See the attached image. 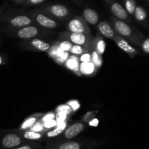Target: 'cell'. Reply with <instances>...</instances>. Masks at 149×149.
<instances>
[{
    "instance_id": "obj_1",
    "label": "cell",
    "mask_w": 149,
    "mask_h": 149,
    "mask_svg": "<svg viewBox=\"0 0 149 149\" xmlns=\"http://www.w3.org/2000/svg\"><path fill=\"white\" fill-rule=\"evenodd\" d=\"M113 25L114 31L117 35L126 40L127 39L134 45L140 47L145 37L140 31L132 29V27L130 26L124 21L117 18H113Z\"/></svg>"
},
{
    "instance_id": "obj_2",
    "label": "cell",
    "mask_w": 149,
    "mask_h": 149,
    "mask_svg": "<svg viewBox=\"0 0 149 149\" xmlns=\"http://www.w3.org/2000/svg\"><path fill=\"white\" fill-rule=\"evenodd\" d=\"M91 33H72L70 31H63L59 34V39L70 41L73 45H78L86 48H91L93 40Z\"/></svg>"
},
{
    "instance_id": "obj_3",
    "label": "cell",
    "mask_w": 149,
    "mask_h": 149,
    "mask_svg": "<svg viewBox=\"0 0 149 149\" xmlns=\"http://www.w3.org/2000/svg\"><path fill=\"white\" fill-rule=\"evenodd\" d=\"M66 31L72 33H91L87 22L81 16L74 17L70 20L66 25Z\"/></svg>"
},
{
    "instance_id": "obj_4",
    "label": "cell",
    "mask_w": 149,
    "mask_h": 149,
    "mask_svg": "<svg viewBox=\"0 0 149 149\" xmlns=\"http://www.w3.org/2000/svg\"><path fill=\"white\" fill-rule=\"evenodd\" d=\"M87 144L79 141H64L50 143L41 149H86Z\"/></svg>"
},
{
    "instance_id": "obj_5",
    "label": "cell",
    "mask_w": 149,
    "mask_h": 149,
    "mask_svg": "<svg viewBox=\"0 0 149 149\" xmlns=\"http://www.w3.org/2000/svg\"><path fill=\"white\" fill-rule=\"evenodd\" d=\"M24 143L23 137L17 133H8L5 134L1 140V146L6 149H11L18 147Z\"/></svg>"
},
{
    "instance_id": "obj_6",
    "label": "cell",
    "mask_w": 149,
    "mask_h": 149,
    "mask_svg": "<svg viewBox=\"0 0 149 149\" xmlns=\"http://www.w3.org/2000/svg\"><path fill=\"white\" fill-rule=\"evenodd\" d=\"M112 40L116 43L118 48H121L125 53H127L131 58H134L136 55L140 54L138 50H137L134 47L130 45L128 41L123 37L118 35H116Z\"/></svg>"
},
{
    "instance_id": "obj_7",
    "label": "cell",
    "mask_w": 149,
    "mask_h": 149,
    "mask_svg": "<svg viewBox=\"0 0 149 149\" xmlns=\"http://www.w3.org/2000/svg\"><path fill=\"white\" fill-rule=\"evenodd\" d=\"M40 33V31L37 26H27L19 29L15 31V36L23 40H31L38 36Z\"/></svg>"
},
{
    "instance_id": "obj_8",
    "label": "cell",
    "mask_w": 149,
    "mask_h": 149,
    "mask_svg": "<svg viewBox=\"0 0 149 149\" xmlns=\"http://www.w3.org/2000/svg\"><path fill=\"white\" fill-rule=\"evenodd\" d=\"M85 128V124L81 122H77L74 124H72L70 127L66 128V130L64 131L62 137L64 140H71L74 138L81 134L83 132V130Z\"/></svg>"
},
{
    "instance_id": "obj_9",
    "label": "cell",
    "mask_w": 149,
    "mask_h": 149,
    "mask_svg": "<svg viewBox=\"0 0 149 149\" xmlns=\"http://www.w3.org/2000/svg\"><path fill=\"white\" fill-rule=\"evenodd\" d=\"M51 45L45 41L37 38H33L26 43V47L29 50L41 52H48Z\"/></svg>"
},
{
    "instance_id": "obj_10",
    "label": "cell",
    "mask_w": 149,
    "mask_h": 149,
    "mask_svg": "<svg viewBox=\"0 0 149 149\" xmlns=\"http://www.w3.org/2000/svg\"><path fill=\"white\" fill-rule=\"evenodd\" d=\"M8 24L13 28H23L31 25L33 23L32 20L27 15H17L8 20Z\"/></svg>"
},
{
    "instance_id": "obj_11",
    "label": "cell",
    "mask_w": 149,
    "mask_h": 149,
    "mask_svg": "<svg viewBox=\"0 0 149 149\" xmlns=\"http://www.w3.org/2000/svg\"><path fill=\"white\" fill-rule=\"evenodd\" d=\"M34 19L36 22L39 24L40 26L46 29H56L58 26L56 21L52 18H49L47 15L42 13H37L34 15Z\"/></svg>"
},
{
    "instance_id": "obj_12",
    "label": "cell",
    "mask_w": 149,
    "mask_h": 149,
    "mask_svg": "<svg viewBox=\"0 0 149 149\" xmlns=\"http://www.w3.org/2000/svg\"><path fill=\"white\" fill-rule=\"evenodd\" d=\"M80 63L81 62H80L79 56L71 54L70 55L68 59L64 63V66L68 70L72 71L78 76H81L82 74L80 72Z\"/></svg>"
},
{
    "instance_id": "obj_13",
    "label": "cell",
    "mask_w": 149,
    "mask_h": 149,
    "mask_svg": "<svg viewBox=\"0 0 149 149\" xmlns=\"http://www.w3.org/2000/svg\"><path fill=\"white\" fill-rule=\"evenodd\" d=\"M110 10H111L112 13L113 14V15L117 19L121 20V21L129 19L128 13L120 4L117 3V2L112 3L111 6H110Z\"/></svg>"
},
{
    "instance_id": "obj_14",
    "label": "cell",
    "mask_w": 149,
    "mask_h": 149,
    "mask_svg": "<svg viewBox=\"0 0 149 149\" xmlns=\"http://www.w3.org/2000/svg\"><path fill=\"white\" fill-rule=\"evenodd\" d=\"M99 69L91 61L80 63V72L82 75L94 76L97 74Z\"/></svg>"
},
{
    "instance_id": "obj_15",
    "label": "cell",
    "mask_w": 149,
    "mask_h": 149,
    "mask_svg": "<svg viewBox=\"0 0 149 149\" xmlns=\"http://www.w3.org/2000/svg\"><path fill=\"white\" fill-rule=\"evenodd\" d=\"M48 11L57 18H64L69 14V10L61 5H54L48 8Z\"/></svg>"
},
{
    "instance_id": "obj_16",
    "label": "cell",
    "mask_w": 149,
    "mask_h": 149,
    "mask_svg": "<svg viewBox=\"0 0 149 149\" xmlns=\"http://www.w3.org/2000/svg\"><path fill=\"white\" fill-rule=\"evenodd\" d=\"M97 30L102 35L109 39H113L116 35H117L110 24H108L105 21H101L97 25Z\"/></svg>"
},
{
    "instance_id": "obj_17",
    "label": "cell",
    "mask_w": 149,
    "mask_h": 149,
    "mask_svg": "<svg viewBox=\"0 0 149 149\" xmlns=\"http://www.w3.org/2000/svg\"><path fill=\"white\" fill-rule=\"evenodd\" d=\"M66 127H67V121L58 123L56 128L47 131L44 134V137L47 138H53V137H57L64 132V130H66Z\"/></svg>"
},
{
    "instance_id": "obj_18",
    "label": "cell",
    "mask_w": 149,
    "mask_h": 149,
    "mask_svg": "<svg viewBox=\"0 0 149 149\" xmlns=\"http://www.w3.org/2000/svg\"><path fill=\"white\" fill-rule=\"evenodd\" d=\"M44 115H45L44 113H35L30 116L26 119L24 120V121L22 123L21 127H20V130L21 131L28 130L34 123L37 122V121H39Z\"/></svg>"
},
{
    "instance_id": "obj_19",
    "label": "cell",
    "mask_w": 149,
    "mask_h": 149,
    "mask_svg": "<svg viewBox=\"0 0 149 149\" xmlns=\"http://www.w3.org/2000/svg\"><path fill=\"white\" fill-rule=\"evenodd\" d=\"M84 18L87 24L95 25L99 21V15L94 10L86 8L84 10Z\"/></svg>"
},
{
    "instance_id": "obj_20",
    "label": "cell",
    "mask_w": 149,
    "mask_h": 149,
    "mask_svg": "<svg viewBox=\"0 0 149 149\" xmlns=\"http://www.w3.org/2000/svg\"><path fill=\"white\" fill-rule=\"evenodd\" d=\"M92 45L93 49L95 50L100 55L102 56L105 51V41L104 40L102 37H100V36H97V37L93 38L92 45Z\"/></svg>"
},
{
    "instance_id": "obj_21",
    "label": "cell",
    "mask_w": 149,
    "mask_h": 149,
    "mask_svg": "<svg viewBox=\"0 0 149 149\" xmlns=\"http://www.w3.org/2000/svg\"><path fill=\"white\" fill-rule=\"evenodd\" d=\"M23 138L28 140H40L42 137H44L45 133L35 132L31 131V130H25L22 131L20 134Z\"/></svg>"
},
{
    "instance_id": "obj_22",
    "label": "cell",
    "mask_w": 149,
    "mask_h": 149,
    "mask_svg": "<svg viewBox=\"0 0 149 149\" xmlns=\"http://www.w3.org/2000/svg\"><path fill=\"white\" fill-rule=\"evenodd\" d=\"M134 15L135 19L139 22H144L147 18V13L143 7H136Z\"/></svg>"
},
{
    "instance_id": "obj_23",
    "label": "cell",
    "mask_w": 149,
    "mask_h": 149,
    "mask_svg": "<svg viewBox=\"0 0 149 149\" xmlns=\"http://www.w3.org/2000/svg\"><path fill=\"white\" fill-rule=\"evenodd\" d=\"M90 52H91V62L96 66L98 69L101 67L102 64V56L100 55L97 51L94 49H93L92 45L90 49Z\"/></svg>"
},
{
    "instance_id": "obj_24",
    "label": "cell",
    "mask_w": 149,
    "mask_h": 149,
    "mask_svg": "<svg viewBox=\"0 0 149 149\" xmlns=\"http://www.w3.org/2000/svg\"><path fill=\"white\" fill-rule=\"evenodd\" d=\"M90 48H86L84 46H81V45H73L72 46L71 49H70V52L69 53L72 54V55H75V56H80L82 55L84 53L86 52L87 51H88Z\"/></svg>"
},
{
    "instance_id": "obj_25",
    "label": "cell",
    "mask_w": 149,
    "mask_h": 149,
    "mask_svg": "<svg viewBox=\"0 0 149 149\" xmlns=\"http://www.w3.org/2000/svg\"><path fill=\"white\" fill-rule=\"evenodd\" d=\"M29 130H31V131L35 132H40V133H45L47 131H48V130H47L45 127L44 124L41 122L40 121H37V122L34 123L29 129Z\"/></svg>"
},
{
    "instance_id": "obj_26",
    "label": "cell",
    "mask_w": 149,
    "mask_h": 149,
    "mask_svg": "<svg viewBox=\"0 0 149 149\" xmlns=\"http://www.w3.org/2000/svg\"><path fill=\"white\" fill-rule=\"evenodd\" d=\"M63 51H62V50L58 47V45H57L56 42H55L54 45H52L51 46V48H50L49 51H48V55H49V56L51 57V58L54 59L56 56H58V54H61Z\"/></svg>"
},
{
    "instance_id": "obj_27",
    "label": "cell",
    "mask_w": 149,
    "mask_h": 149,
    "mask_svg": "<svg viewBox=\"0 0 149 149\" xmlns=\"http://www.w3.org/2000/svg\"><path fill=\"white\" fill-rule=\"evenodd\" d=\"M70 53L69 52H66V51H63L61 52V54H58V56L55 57L54 58V61L58 64H64V63L66 62L68 58L70 57Z\"/></svg>"
},
{
    "instance_id": "obj_28",
    "label": "cell",
    "mask_w": 149,
    "mask_h": 149,
    "mask_svg": "<svg viewBox=\"0 0 149 149\" xmlns=\"http://www.w3.org/2000/svg\"><path fill=\"white\" fill-rule=\"evenodd\" d=\"M126 10L130 15H133L136 9V3L134 0H126L125 2Z\"/></svg>"
},
{
    "instance_id": "obj_29",
    "label": "cell",
    "mask_w": 149,
    "mask_h": 149,
    "mask_svg": "<svg viewBox=\"0 0 149 149\" xmlns=\"http://www.w3.org/2000/svg\"><path fill=\"white\" fill-rule=\"evenodd\" d=\"M56 42L57 45H58V47H59L62 51H66V52H70L72 46L73 45V44L72 43V42H70V41H67V40L58 41V42Z\"/></svg>"
},
{
    "instance_id": "obj_30",
    "label": "cell",
    "mask_w": 149,
    "mask_h": 149,
    "mask_svg": "<svg viewBox=\"0 0 149 149\" xmlns=\"http://www.w3.org/2000/svg\"><path fill=\"white\" fill-rule=\"evenodd\" d=\"M11 149H41L40 146L37 143H29V144L21 145L18 147Z\"/></svg>"
},
{
    "instance_id": "obj_31",
    "label": "cell",
    "mask_w": 149,
    "mask_h": 149,
    "mask_svg": "<svg viewBox=\"0 0 149 149\" xmlns=\"http://www.w3.org/2000/svg\"><path fill=\"white\" fill-rule=\"evenodd\" d=\"M56 113H58V112H65L67 114L70 115V114L72 113V108L68 105V104H64L58 106V107L56 108Z\"/></svg>"
},
{
    "instance_id": "obj_32",
    "label": "cell",
    "mask_w": 149,
    "mask_h": 149,
    "mask_svg": "<svg viewBox=\"0 0 149 149\" xmlns=\"http://www.w3.org/2000/svg\"><path fill=\"white\" fill-rule=\"evenodd\" d=\"M68 115L69 114H67L65 112H58V113H56V120L57 123L67 121Z\"/></svg>"
},
{
    "instance_id": "obj_33",
    "label": "cell",
    "mask_w": 149,
    "mask_h": 149,
    "mask_svg": "<svg viewBox=\"0 0 149 149\" xmlns=\"http://www.w3.org/2000/svg\"><path fill=\"white\" fill-rule=\"evenodd\" d=\"M91 49V48H90ZM90 49L87 51L86 52L84 53L82 55L79 56L80 62H88V61H91V52H90Z\"/></svg>"
},
{
    "instance_id": "obj_34",
    "label": "cell",
    "mask_w": 149,
    "mask_h": 149,
    "mask_svg": "<svg viewBox=\"0 0 149 149\" xmlns=\"http://www.w3.org/2000/svg\"><path fill=\"white\" fill-rule=\"evenodd\" d=\"M66 104H68V105L71 107L72 111H76V110H78V109L80 108V106H81L79 102H78V100H70V101L67 102Z\"/></svg>"
},
{
    "instance_id": "obj_35",
    "label": "cell",
    "mask_w": 149,
    "mask_h": 149,
    "mask_svg": "<svg viewBox=\"0 0 149 149\" xmlns=\"http://www.w3.org/2000/svg\"><path fill=\"white\" fill-rule=\"evenodd\" d=\"M140 48L143 50V52L145 54H149V37L148 38H145L142 42Z\"/></svg>"
},
{
    "instance_id": "obj_36",
    "label": "cell",
    "mask_w": 149,
    "mask_h": 149,
    "mask_svg": "<svg viewBox=\"0 0 149 149\" xmlns=\"http://www.w3.org/2000/svg\"><path fill=\"white\" fill-rule=\"evenodd\" d=\"M42 124H44V126H45V127L47 130H49L51 128H54V127H56L58 123H57L56 118H54V119H51L49 120V121H45V122L42 123Z\"/></svg>"
},
{
    "instance_id": "obj_37",
    "label": "cell",
    "mask_w": 149,
    "mask_h": 149,
    "mask_svg": "<svg viewBox=\"0 0 149 149\" xmlns=\"http://www.w3.org/2000/svg\"><path fill=\"white\" fill-rule=\"evenodd\" d=\"M54 118H56V114L54 113H53V112H51V113H48L45 114V115L40 119V121L42 123H44L45 121H49V120L51 119H54Z\"/></svg>"
},
{
    "instance_id": "obj_38",
    "label": "cell",
    "mask_w": 149,
    "mask_h": 149,
    "mask_svg": "<svg viewBox=\"0 0 149 149\" xmlns=\"http://www.w3.org/2000/svg\"><path fill=\"white\" fill-rule=\"evenodd\" d=\"M93 116H93V113L88 112V113H87L86 114L85 116H84V121H86V122H89V121L92 119Z\"/></svg>"
},
{
    "instance_id": "obj_39",
    "label": "cell",
    "mask_w": 149,
    "mask_h": 149,
    "mask_svg": "<svg viewBox=\"0 0 149 149\" xmlns=\"http://www.w3.org/2000/svg\"><path fill=\"white\" fill-rule=\"evenodd\" d=\"M99 124V120L97 118H92L91 121H89V125L92 126V127H97Z\"/></svg>"
},
{
    "instance_id": "obj_40",
    "label": "cell",
    "mask_w": 149,
    "mask_h": 149,
    "mask_svg": "<svg viewBox=\"0 0 149 149\" xmlns=\"http://www.w3.org/2000/svg\"><path fill=\"white\" fill-rule=\"evenodd\" d=\"M45 0H29V3L32 4V5H38L42 2H43Z\"/></svg>"
},
{
    "instance_id": "obj_41",
    "label": "cell",
    "mask_w": 149,
    "mask_h": 149,
    "mask_svg": "<svg viewBox=\"0 0 149 149\" xmlns=\"http://www.w3.org/2000/svg\"><path fill=\"white\" fill-rule=\"evenodd\" d=\"M4 64L3 63V58H2V57L0 56V64Z\"/></svg>"
},
{
    "instance_id": "obj_42",
    "label": "cell",
    "mask_w": 149,
    "mask_h": 149,
    "mask_svg": "<svg viewBox=\"0 0 149 149\" xmlns=\"http://www.w3.org/2000/svg\"><path fill=\"white\" fill-rule=\"evenodd\" d=\"M1 12H2V10H1V9H0V13H1Z\"/></svg>"
},
{
    "instance_id": "obj_43",
    "label": "cell",
    "mask_w": 149,
    "mask_h": 149,
    "mask_svg": "<svg viewBox=\"0 0 149 149\" xmlns=\"http://www.w3.org/2000/svg\"><path fill=\"white\" fill-rule=\"evenodd\" d=\"M148 1H149V0H148Z\"/></svg>"
}]
</instances>
